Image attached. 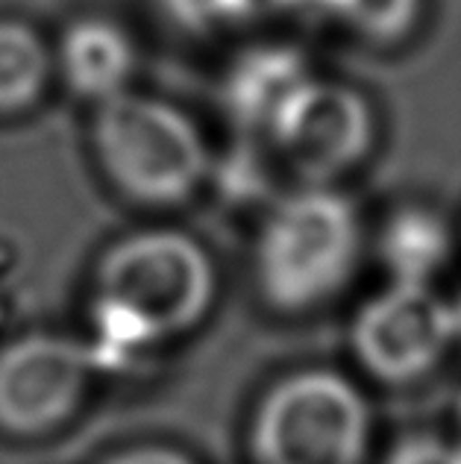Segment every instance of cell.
<instances>
[{
	"instance_id": "obj_1",
	"label": "cell",
	"mask_w": 461,
	"mask_h": 464,
	"mask_svg": "<svg viewBox=\"0 0 461 464\" xmlns=\"http://www.w3.org/2000/svg\"><path fill=\"white\" fill-rule=\"evenodd\" d=\"M217 288L215 256L186 229L144 227L115 238L91 279L86 344L101 376L136 368L150 353L194 333L215 309Z\"/></svg>"
},
{
	"instance_id": "obj_2",
	"label": "cell",
	"mask_w": 461,
	"mask_h": 464,
	"mask_svg": "<svg viewBox=\"0 0 461 464\" xmlns=\"http://www.w3.org/2000/svg\"><path fill=\"white\" fill-rule=\"evenodd\" d=\"M365 229L356 203L335 186L300 182L262 215L253 238V276L279 314L332 303L356 276Z\"/></svg>"
},
{
	"instance_id": "obj_3",
	"label": "cell",
	"mask_w": 461,
	"mask_h": 464,
	"mask_svg": "<svg viewBox=\"0 0 461 464\" xmlns=\"http://www.w3.org/2000/svg\"><path fill=\"white\" fill-rule=\"evenodd\" d=\"M91 150L109 186L148 209L186 206L212 174L197 121L171 101L132 89L97 103Z\"/></svg>"
},
{
	"instance_id": "obj_4",
	"label": "cell",
	"mask_w": 461,
	"mask_h": 464,
	"mask_svg": "<svg viewBox=\"0 0 461 464\" xmlns=\"http://www.w3.org/2000/svg\"><path fill=\"white\" fill-rule=\"evenodd\" d=\"M370 409L347 376L303 368L264 388L250 418L253 464H365Z\"/></svg>"
},
{
	"instance_id": "obj_5",
	"label": "cell",
	"mask_w": 461,
	"mask_h": 464,
	"mask_svg": "<svg viewBox=\"0 0 461 464\" xmlns=\"http://www.w3.org/2000/svg\"><path fill=\"white\" fill-rule=\"evenodd\" d=\"M264 136L300 182L335 186L370 156L376 112L356 85L312 74L279 106Z\"/></svg>"
},
{
	"instance_id": "obj_6",
	"label": "cell",
	"mask_w": 461,
	"mask_h": 464,
	"mask_svg": "<svg viewBox=\"0 0 461 464\" xmlns=\"http://www.w3.org/2000/svg\"><path fill=\"white\" fill-rule=\"evenodd\" d=\"M101 368L86 338L24 333L0 347V432L47 438L86 409Z\"/></svg>"
},
{
	"instance_id": "obj_7",
	"label": "cell",
	"mask_w": 461,
	"mask_h": 464,
	"mask_svg": "<svg viewBox=\"0 0 461 464\" xmlns=\"http://www.w3.org/2000/svg\"><path fill=\"white\" fill-rule=\"evenodd\" d=\"M453 344V303L435 295L432 285L391 283L356 312L350 326L356 362L385 385L423 380Z\"/></svg>"
},
{
	"instance_id": "obj_8",
	"label": "cell",
	"mask_w": 461,
	"mask_h": 464,
	"mask_svg": "<svg viewBox=\"0 0 461 464\" xmlns=\"http://www.w3.org/2000/svg\"><path fill=\"white\" fill-rule=\"evenodd\" d=\"M53 63L68 89L97 106L132 89L136 42L109 18H77L59 39Z\"/></svg>"
},
{
	"instance_id": "obj_9",
	"label": "cell",
	"mask_w": 461,
	"mask_h": 464,
	"mask_svg": "<svg viewBox=\"0 0 461 464\" xmlns=\"http://www.w3.org/2000/svg\"><path fill=\"white\" fill-rule=\"evenodd\" d=\"M376 256L391 283L432 285L453 256V229L427 203H406L385 218Z\"/></svg>"
},
{
	"instance_id": "obj_10",
	"label": "cell",
	"mask_w": 461,
	"mask_h": 464,
	"mask_svg": "<svg viewBox=\"0 0 461 464\" xmlns=\"http://www.w3.org/2000/svg\"><path fill=\"white\" fill-rule=\"evenodd\" d=\"M312 77L306 59L288 47H264L241 56L226 80V106L238 124L264 132L291 92Z\"/></svg>"
},
{
	"instance_id": "obj_11",
	"label": "cell",
	"mask_w": 461,
	"mask_h": 464,
	"mask_svg": "<svg viewBox=\"0 0 461 464\" xmlns=\"http://www.w3.org/2000/svg\"><path fill=\"white\" fill-rule=\"evenodd\" d=\"M53 74V51L44 35L21 18H0V118L30 112Z\"/></svg>"
},
{
	"instance_id": "obj_12",
	"label": "cell",
	"mask_w": 461,
	"mask_h": 464,
	"mask_svg": "<svg viewBox=\"0 0 461 464\" xmlns=\"http://www.w3.org/2000/svg\"><path fill=\"white\" fill-rule=\"evenodd\" d=\"M423 0H332V21L370 47H397L418 30Z\"/></svg>"
},
{
	"instance_id": "obj_13",
	"label": "cell",
	"mask_w": 461,
	"mask_h": 464,
	"mask_svg": "<svg viewBox=\"0 0 461 464\" xmlns=\"http://www.w3.org/2000/svg\"><path fill=\"white\" fill-rule=\"evenodd\" d=\"M162 6L191 30H212L247 18L256 0H162Z\"/></svg>"
},
{
	"instance_id": "obj_14",
	"label": "cell",
	"mask_w": 461,
	"mask_h": 464,
	"mask_svg": "<svg viewBox=\"0 0 461 464\" xmlns=\"http://www.w3.org/2000/svg\"><path fill=\"white\" fill-rule=\"evenodd\" d=\"M382 464H458L453 444L435 435H408L403 438Z\"/></svg>"
},
{
	"instance_id": "obj_15",
	"label": "cell",
	"mask_w": 461,
	"mask_h": 464,
	"mask_svg": "<svg viewBox=\"0 0 461 464\" xmlns=\"http://www.w3.org/2000/svg\"><path fill=\"white\" fill-rule=\"evenodd\" d=\"M101 464H197L188 453L168 444H136L106 456Z\"/></svg>"
},
{
	"instance_id": "obj_16",
	"label": "cell",
	"mask_w": 461,
	"mask_h": 464,
	"mask_svg": "<svg viewBox=\"0 0 461 464\" xmlns=\"http://www.w3.org/2000/svg\"><path fill=\"white\" fill-rule=\"evenodd\" d=\"M453 430H456V438H453V453L461 464V394L456 400V411H453Z\"/></svg>"
},
{
	"instance_id": "obj_17",
	"label": "cell",
	"mask_w": 461,
	"mask_h": 464,
	"mask_svg": "<svg viewBox=\"0 0 461 464\" xmlns=\"http://www.w3.org/2000/svg\"><path fill=\"white\" fill-rule=\"evenodd\" d=\"M453 314H456V344H461V300L453 303Z\"/></svg>"
}]
</instances>
